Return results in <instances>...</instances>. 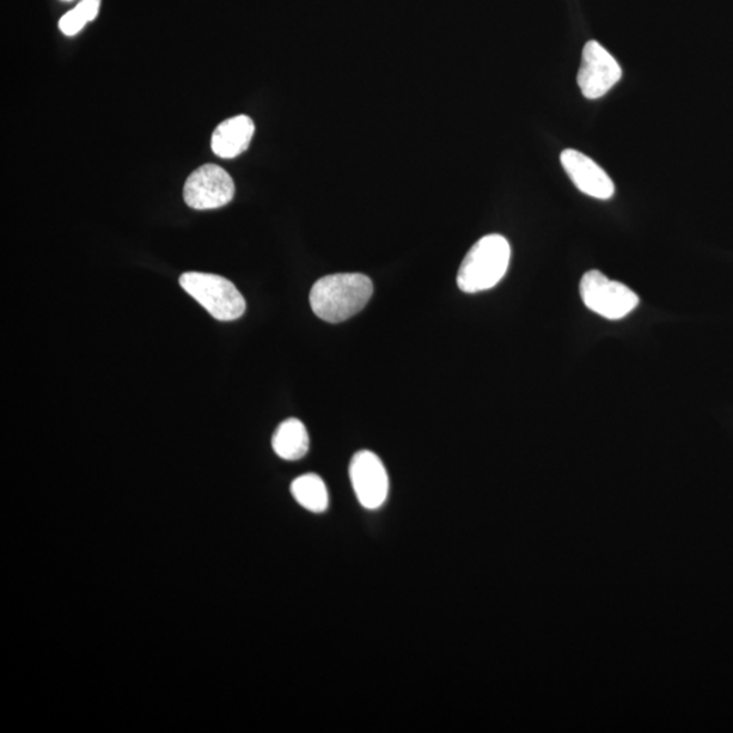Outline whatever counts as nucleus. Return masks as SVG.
Here are the masks:
<instances>
[{
	"mask_svg": "<svg viewBox=\"0 0 733 733\" xmlns=\"http://www.w3.org/2000/svg\"><path fill=\"white\" fill-rule=\"evenodd\" d=\"M64 2H70V0H64Z\"/></svg>",
	"mask_w": 733,
	"mask_h": 733,
	"instance_id": "obj_14",
	"label": "nucleus"
},
{
	"mask_svg": "<svg viewBox=\"0 0 733 733\" xmlns=\"http://www.w3.org/2000/svg\"><path fill=\"white\" fill-rule=\"evenodd\" d=\"M561 164L580 192L599 200H609L615 192L606 171L583 152L568 149L561 152Z\"/></svg>",
	"mask_w": 733,
	"mask_h": 733,
	"instance_id": "obj_8",
	"label": "nucleus"
},
{
	"mask_svg": "<svg viewBox=\"0 0 733 733\" xmlns=\"http://www.w3.org/2000/svg\"><path fill=\"white\" fill-rule=\"evenodd\" d=\"M235 194L231 175L218 164H204L188 177L183 200L193 210L205 211L228 205Z\"/></svg>",
	"mask_w": 733,
	"mask_h": 733,
	"instance_id": "obj_5",
	"label": "nucleus"
},
{
	"mask_svg": "<svg viewBox=\"0 0 733 733\" xmlns=\"http://www.w3.org/2000/svg\"><path fill=\"white\" fill-rule=\"evenodd\" d=\"M510 242L503 235L482 237L464 257L456 283L466 293L486 291L496 287L509 271Z\"/></svg>",
	"mask_w": 733,
	"mask_h": 733,
	"instance_id": "obj_2",
	"label": "nucleus"
},
{
	"mask_svg": "<svg viewBox=\"0 0 733 733\" xmlns=\"http://www.w3.org/2000/svg\"><path fill=\"white\" fill-rule=\"evenodd\" d=\"M255 125L249 116H235L220 122L212 133L211 147L213 154L231 159L241 155L252 142Z\"/></svg>",
	"mask_w": 733,
	"mask_h": 733,
	"instance_id": "obj_9",
	"label": "nucleus"
},
{
	"mask_svg": "<svg viewBox=\"0 0 733 733\" xmlns=\"http://www.w3.org/2000/svg\"><path fill=\"white\" fill-rule=\"evenodd\" d=\"M350 476L359 503L366 510L381 509L389 494V475L381 458L366 450L357 452Z\"/></svg>",
	"mask_w": 733,
	"mask_h": 733,
	"instance_id": "obj_7",
	"label": "nucleus"
},
{
	"mask_svg": "<svg viewBox=\"0 0 733 733\" xmlns=\"http://www.w3.org/2000/svg\"><path fill=\"white\" fill-rule=\"evenodd\" d=\"M292 496L303 509L311 512H325L329 506V493L325 482L317 474L298 476L291 485Z\"/></svg>",
	"mask_w": 733,
	"mask_h": 733,
	"instance_id": "obj_11",
	"label": "nucleus"
},
{
	"mask_svg": "<svg viewBox=\"0 0 733 733\" xmlns=\"http://www.w3.org/2000/svg\"><path fill=\"white\" fill-rule=\"evenodd\" d=\"M374 285L363 273H335L317 281L310 305L317 317L330 323L350 320L369 303Z\"/></svg>",
	"mask_w": 733,
	"mask_h": 733,
	"instance_id": "obj_1",
	"label": "nucleus"
},
{
	"mask_svg": "<svg viewBox=\"0 0 733 733\" xmlns=\"http://www.w3.org/2000/svg\"><path fill=\"white\" fill-rule=\"evenodd\" d=\"M621 67L613 54L598 41L586 42L578 73V84L583 96L598 100L606 96L621 81Z\"/></svg>",
	"mask_w": 733,
	"mask_h": 733,
	"instance_id": "obj_6",
	"label": "nucleus"
},
{
	"mask_svg": "<svg viewBox=\"0 0 733 733\" xmlns=\"http://www.w3.org/2000/svg\"><path fill=\"white\" fill-rule=\"evenodd\" d=\"M272 448L281 460H302L310 449L309 432L302 421L298 419L283 421L274 432Z\"/></svg>",
	"mask_w": 733,
	"mask_h": 733,
	"instance_id": "obj_10",
	"label": "nucleus"
},
{
	"mask_svg": "<svg viewBox=\"0 0 733 733\" xmlns=\"http://www.w3.org/2000/svg\"><path fill=\"white\" fill-rule=\"evenodd\" d=\"M580 297L586 309L610 321L622 320L640 303V298L629 287L599 271L584 274L580 281Z\"/></svg>",
	"mask_w": 733,
	"mask_h": 733,
	"instance_id": "obj_4",
	"label": "nucleus"
},
{
	"mask_svg": "<svg viewBox=\"0 0 733 733\" xmlns=\"http://www.w3.org/2000/svg\"><path fill=\"white\" fill-rule=\"evenodd\" d=\"M180 284L218 321H235L247 310V302L230 280L218 274L187 272Z\"/></svg>",
	"mask_w": 733,
	"mask_h": 733,
	"instance_id": "obj_3",
	"label": "nucleus"
},
{
	"mask_svg": "<svg viewBox=\"0 0 733 733\" xmlns=\"http://www.w3.org/2000/svg\"><path fill=\"white\" fill-rule=\"evenodd\" d=\"M100 6L101 0H82V2L77 6V8L82 11L86 20L91 22L96 20L98 11H100Z\"/></svg>",
	"mask_w": 733,
	"mask_h": 733,
	"instance_id": "obj_13",
	"label": "nucleus"
},
{
	"mask_svg": "<svg viewBox=\"0 0 733 733\" xmlns=\"http://www.w3.org/2000/svg\"><path fill=\"white\" fill-rule=\"evenodd\" d=\"M89 23L78 8L67 12L59 21V28L66 36H76Z\"/></svg>",
	"mask_w": 733,
	"mask_h": 733,
	"instance_id": "obj_12",
	"label": "nucleus"
}]
</instances>
